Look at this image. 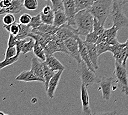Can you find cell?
Wrapping results in <instances>:
<instances>
[{
    "label": "cell",
    "mask_w": 128,
    "mask_h": 115,
    "mask_svg": "<svg viewBox=\"0 0 128 115\" xmlns=\"http://www.w3.org/2000/svg\"><path fill=\"white\" fill-rule=\"evenodd\" d=\"M79 36L77 29L74 28L72 26L68 25V23L58 27L55 34V36L57 38L63 40L64 41L71 38H78Z\"/></svg>",
    "instance_id": "52a82bcc"
},
{
    "label": "cell",
    "mask_w": 128,
    "mask_h": 115,
    "mask_svg": "<svg viewBox=\"0 0 128 115\" xmlns=\"http://www.w3.org/2000/svg\"><path fill=\"white\" fill-rule=\"evenodd\" d=\"M118 31L119 29L114 25L110 28L105 29V31L98 43L103 42L112 45L117 44L119 43L117 39V32Z\"/></svg>",
    "instance_id": "7c38bea8"
},
{
    "label": "cell",
    "mask_w": 128,
    "mask_h": 115,
    "mask_svg": "<svg viewBox=\"0 0 128 115\" xmlns=\"http://www.w3.org/2000/svg\"><path fill=\"white\" fill-rule=\"evenodd\" d=\"M122 6L120 0H113L110 17L113 25L119 30L128 28V17L124 13Z\"/></svg>",
    "instance_id": "3957f363"
},
{
    "label": "cell",
    "mask_w": 128,
    "mask_h": 115,
    "mask_svg": "<svg viewBox=\"0 0 128 115\" xmlns=\"http://www.w3.org/2000/svg\"><path fill=\"white\" fill-rule=\"evenodd\" d=\"M76 73L81 80L82 84L87 87L99 82L96 72L92 71L83 60L78 64Z\"/></svg>",
    "instance_id": "277c9868"
},
{
    "label": "cell",
    "mask_w": 128,
    "mask_h": 115,
    "mask_svg": "<svg viewBox=\"0 0 128 115\" xmlns=\"http://www.w3.org/2000/svg\"><path fill=\"white\" fill-rule=\"evenodd\" d=\"M64 42L68 52V55L73 58L78 64L80 63L82 61V59L80 54L78 38H69Z\"/></svg>",
    "instance_id": "30bf717a"
},
{
    "label": "cell",
    "mask_w": 128,
    "mask_h": 115,
    "mask_svg": "<svg viewBox=\"0 0 128 115\" xmlns=\"http://www.w3.org/2000/svg\"><path fill=\"white\" fill-rule=\"evenodd\" d=\"M17 55V48H16V47H7V49L6 52V54H5L4 59L14 57Z\"/></svg>",
    "instance_id": "8d00e7d4"
},
{
    "label": "cell",
    "mask_w": 128,
    "mask_h": 115,
    "mask_svg": "<svg viewBox=\"0 0 128 115\" xmlns=\"http://www.w3.org/2000/svg\"><path fill=\"white\" fill-rule=\"evenodd\" d=\"M16 80L17 81L24 82H33L39 81L44 83V80L39 77L37 75L34 73L32 70L23 71L19 75L16 77Z\"/></svg>",
    "instance_id": "e0dca14e"
},
{
    "label": "cell",
    "mask_w": 128,
    "mask_h": 115,
    "mask_svg": "<svg viewBox=\"0 0 128 115\" xmlns=\"http://www.w3.org/2000/svg\"><path fill=\"white\" fill-rule=\"evenodd\" d=\"M44 50L46 57L53 55L56 52H62L68 55V52L66 48L65 42L57 38L55 34L53 36L52 39L45 47Z\"/></svg>",
    "instance_id": "8992f818"
},
{
    "label": "cell",
    "mask_w": 128,
    "mask_h": 115,
    "mask_svg": "<svg viewBox=\"0 0 128 115\" xmlns=\"http://www.w3.org/2000/svg\"><path fill=\"white\" fill-rule=\"evenodd\" d=\"M19 58L20 55H17L14 57L6 59H4V61H2L0 63V69L2 70V69L7 67L8 66L12 65L13 64L17 62V61L19 60Z\"/></svg>",
    "instance_id": "1f68e13d"
},
{
    "label": "cell",
    "mask_w": 128,
    "mask_h": 115,
    "mask_svg": "<svg viewBox=\"0 0 128 115\" xmlns=\"http://www.w3.org/2000/svg\"><path fill=\"white\" fill-rule=\"evenodd\" d=\"M38 58L33 57L31 60V70L44 80L43 63L40 62Z\"/></svg>",
    "instance_id": "ffe728a7"
},
{
    "label": "cell",
    "mask_w": 128,
    "mask_h": 115,
    "mask_svg": "<svg viewBox=\"0 0 128 115\" xmlns=\"http://www.w3.org/2000/svg\"><path fill=\"white\" fill-rule=\"evenodd\" d=\"M100 38V37L97 35V34H96L94 32L92 31L86 36V40H85V41L97 44L98 41H99Z\"/></svg>",
    "instance_id": "e575fe53"
},
{
    "label": "cell",
    "mask_w": 128,
    "mask_h": 115,
    "mask_svg": "<svg viewBox=\"0 0 128 115\" xmlns=\"http://www.w3.org/2000/svg\"><path fill=\"white\" fill-rule=\"evenodd\" d=\"M95 1H96V0H95Z\"/></svg>",
    "instance_id": "7dc6e473"
},
{
    "label": "cell",
    "mask_w": 128,
    "mask_h": 115,
    "mask_svg": "<svg viewBox=\"0 0 128 115\" xmlns=\"http://www.w3.org/2000/svg\"><path fill=\"white\" fill-rule=\"evenodd\" d=\"M58 28V27L53 25H48V24L42 23L39 27L32 29V31L38 32L43 34H48V35L53 36L56 33Z\"/></svg>",
    "instance_id": "44dd1931"
},
{
    "label": "cell",
    "mask_w": 128,
    "mask_h": 115,
    "mask_svg": "<svg viewBox=\"0 0 128 115\" xmlns=\"http://www.w3.org/2000/svg\"><path fill=\"white\" fill-rule=\"evenodd\" d=\"M95 0H74L76 5V12L80 11L88 10Z\"/></svg>",
    "instance_id": "cb8c5ba5"
},
{
    "label": "cell",
    "mask_w": 128,
    "mask_h": 115,
    "mask_svg": "<svg viewBox=\"0 0 128 115\" xmlns=\"http://www.w3.org/2000/svg\"><path fill=\"white\" fill-rule=\"evenodd\" d=\"M114 76L116 82L118 84L122 92L125 95H128V71L126 66L115 61V69Z\"/></svg>",
    "instance_id": "5b68a950"
},
{
    "label": "cell",
    "mask_w": 128,
    "mask_h": 115,
    "mask_svg": "<svg viewBox=\"0 0 128 115\" xmlns=\"http://www.w3.org/2000/svg\"><path fill=\"white\" fill-rule=\"evenodd\" d=\"M63 71H64L62 70L57 71L56 73H55L54 76L50 80L49 85H48V89L46 90L47 95L48 97L50 98V99H52L54 97L55 91L56 90L58 83L60 82Z\"/></svg>",
    "instance_id": "4fadbf2b"
},
{
    "label": "cell",
    "mask_w": 128,
    "mask_h": 115,
    "mask_svg": "<svg viewBox=\"0 0 128 115\" xmlns=\"http://www.w3.org/2000/svg\"><path fill=\"white\" fill-rule=\"evenodd\" d=\"M35 43V41L33 38H30V41L29 42H26L24 45L21 53H22L23 54H26L29 52L33 51Z\"/></svg>",
    "instance_id": "d6a6232c"
},
{
    "label": "cell",
    "mask_w": 128,
    "mask_h": 115,
    "mask_svg": "<svg viewBox=\"0 0 128 115\" xmlns=\"http://www.w3.org/2000/svg\"><path fill=\"white\" fill-rule=\"evenodd\" d=\"M68 17L65 11H58L55 12V17L53 25L60 27L65 24L68 23Z\"/></svg>",
    "instance_id": "7402d4cb"
},
{
    "label": "cell",
    "mask_w": 128,
    "mask_h": 115,
    "mask_svg": "<svg viewBox=\"0 0 128 115\" xmlns=\"http://www.w3.org/2000/svg\"><path fill=\"white\" fill-rule=\"evenodd\" d=\"M17 38L16 36L13 35L12 34H10L8 41L7 45L8 47H16V44H17Z\"/></svg>",
    "instance_id": "60d3db41"
},
{
    "label": "cell",
    "mask_w": 128,
    "mask_h": 115,
    "mask_svg": "<svg viewBox=\"0 0 128 115\" xmlns=\"http://www.w3.org/2000/svg\"><path fill=\"white\" fill-rule=\"evenodd\" d=\"M115 82V79L112 77L104 76L98 82L100 85L99 90L102 91L103 99L109 101L111 98L112 90L113 89V84Z\"/></svg>",
    "instance_id": "ba28073f"
},
{
    "label": "cell",
    "mask_w": 128,
    "mask_h": 115,
    "mask_svg": "<svg viewBox=\"0 0 128 115\" xmlns=\"http://www.w3.org/2000/svg\"><path fill=\"white\" fill-rule=\"evenodd\" d=\"M120 1H121L122 5L128 3V0H120Z\"/></svg>",
    "instance_id": "f6af8a7d"
},
{
    "label": "cell",
    "mask_w": 128,
    "mask_h": 115,
    "mask_svg": "<svg viewBox=\"0 0 128 115\" xmlns=\"http://www.w3.org/2000/svg\"><path fill=\"white\" fill-rule=\"evenodd\" d=\"M112 45L106 43V42H100L97 44V48L98 52V55L100 56L103 53L106 52H110Z\"/></svg>",
    "instance_id": "f1b7e54d"
},
{
    "label": "cell",
    "mask_w": 128,
    "mask_h": 115,
    "mask_svg": "<svg viewBox=\"0 0 128 115\" xmlns=\"http://www.w3.org/2000/svg\"><path fill=\"white\" fill-rule=\"evenodd\" d=\"M52 9L51 8V7H50L49 5H46V6H44L43 9H42V12L43 13H49L52 11Z\"/></svg>",
    "instance_id": "7bdbcfd3"
},
{
    "label": "cell",
    "mask_w": 128,
    "mask_h": 115,
    "mask_svg": "<svg viewBox=\"0 0 128 115\" xmlns=\"http://www.w3.org/2000/svg\"><path fill=\"white\" fill-rule=\"evenodd\" d=\"M12 0H1V2H0V6H1V9H5V8H7L12 4Z\"/></svg>",
    "instance_id": "b9f144b4"
},
{
    "label": "cell",
    "mask_w": 128,
    "mask_h": 115,
    "mask_svg": "<svg viewBox=\"0 0 128 115\" xmlns=\"http://www.w3.org/2000/svg\"><path fill=\"white\" fill-rule=\"evenodd\" d=\"M45 1H48V0H45Z\"/></svg>",
    "instance_id": "bcb514c9"
},
{
    "label": "cell",
    "mask_w": 128,
    "mask_h": 115,
    "mask_svg": "<svg viewBox=\"0 0 128 115\" xmlns=\"http://www.w3.org/2000/svg\"><path fill=\"white\" fill-rule=\"evenodd\" d=\"M32 28L28 25H22L21 24V29L19 34L16 36L18 39H26L29 38V34L31 33Z\"/></svg>",
    "instance_id": "484cf974"
},
{
    "label": "cell",
    "mask_w": 128,
    "mask_h": 115,
    "mask_svg": "<svg viewBox=\"0 0 128 115\" xmlns=\"http://www.w3.org/2000/svg\"><path fill=\"white\" fill-rule=\"evenodd\" d=\"M110 52L113 54V58L115 59V61H118L125 66H126V43H120L119 42L115 45H112Z\"/></svg>",
    "instance_id": "9c48e42d"
},
{
    "label": "cell",
    "mask_w": 128,
    "mask_h": 115,
    "mask_svg": "<svg viewBox=\"0 0 128 115\" xmlns=\"http://www.w3.org/2000/svg\"><path fill=\"white\" fill-rule=\"evenodd\" d=\"M44 66V86L46 91L48 89V85L52 77L54 76L55 73L52 71L51 69L48 67V66L44 62H42Z\"/></svg>",
    "instance_id": "603a6c76"
},
{
    "label": "cell",
    "mask_w": 128,
    "mask_h": 115,
    "mask_svg": "<svg viewBox=\"0 0 128 115\" xmlns=\"http://www.w3.org/2000/svg\"><path fill=\"white\" fill-rule=\"evenodd\" d=\"M104 26L102 25L99 21H98L96 18H94V27H93V32H94L97 35L100 37V38L102 36L104 32L105 31ZM99 42V41H98Z\"/></svg>",
    "instance_id": "f546056e"
},
{
    "label": "cell",
    "mask_w": 128,
    "mask_h": 115,
    "mask_svg": "<svg viewBox=\"0 0 128 115\" xmlns=\"http://www.w3.org/2000/svg\"><path fill=\"white\" fill-rule=\"evenodd\" d=\"M113 0H96L88 9L94 17L104 26L110 16Z\"/></svg>",
    "instance_id": "7a4b0ae2"
},
{
    "label": "cell",
    "mask_w": 128,
    "mask_h": 115,
    "mask_svg": "<svg viewBox=\"0 0 128 115\" xmlns=\"http://www.w3.org/2000/svg\"><path fill=\"white\" fill-rule=\"evenodd\" d=\"M84 43L87 48L90 60L92 61L93 65L94 66L96 70H97L99 68V65H98V57H99V55H98L97 44L87 42L86 41H84Z\"/></svg>",
    "instance_id": "2e32d148"
},
{
    "label": "cell",
    "mask_w": 128,
    "mask_h": 115,
    "mask_svg": "<svg viewBox=\"0 0 128 115\" xmlns=\"http://www.w3.org/2000/svg\"><path fill=\"white\" fill-rule=\"evenodd\" d=\"M3 22L4 25H10L15 22V17L12 13L5 14L3 18Z\"/></svg>",
    "instance_id": "74e56055"
},
{
    "label": "cell",
    "mask_w": 128,
    "mask_h": 115,
    "mask_svg": "<svg viewBox=\"0 0 128 115\" xmlns=\"http://www.w3.org/2000/svg\"><path fill=\"white\" fill-rule=\"evenodd\" d=\"M52 3V9L54 11H65L63 0H50Z\"/></svg>",
    "instance_id": "d590c367"
},
{
    "label": "cell",
    "mask_w": 128,
    "mask_h": 115,
    "mask_svg": "<svg viewBox=\"0 0 128 115\" xmlns=\"http://www.w3.org/2000/svg\"><path fill=\"white\" fill-rule=\"evenodd\" d=\"M126 43V61L127 62L128 59V39H127Z\"/></svg>",
    "instance_id": "ee69618b"
},
{
    "label": "cell",
    "mask_w": 128,
    "mask_h": 115,
    "mask_svg": "<svg viewBox=\"0 0 128 115\" xmlns=\"http://www.w3.org/2000/svg\"><path fill=\"white\" fill-rule=\"evenodd\" d=\"M42 23H42V20L40 13H39V14L37 15L32 17L30 22L28 25L30 26L32 29H34L39 27L42 25Z\"/></svg>",
    "instance_id": "4dcf8cb0"
},
{
    "label": "cell",
    "mask_w": 128,
    "mask_h": 115,
    "mask_svg": "<svg viewBox=\"0 0 128 115\" xmlns=\"http://www.w3.org/2000/svg\"><path fill=\"white\" fill-rule=\"evenodd\" d=\"M33 52L34 55H36V57L40 59H41L42 61H45L46 60V55L45 54L44 48L41 45H40L36 42L35 43Z\"/></svg>",
    "instance_id": "d4e9b609"
},
{
    "label": "cell",
    "mask_w": 128,
    "mask_h": 115,
    "mask_svg": "<svg viewBox=\"0 0 128 115\" xmlns=\"http://www.w3.org/2000/svg\"><path fill=\"white\" fill-rule=\"evenodd\" d=\"M43 62L46 64L48 67L54 71H64L65 69V66L53 55L47 56L46 60Z\"/></svg>",
    "instance_id": "d6986e66"
},
{
    "label": "cell",
    "mask_w": 128,
    "mask_h": 115,
    "mask_svg": "<svg viewBox=\"0 0 128 115\" xmlns=\"http://www.w3.org/2000/svg\"><path fill=\"white\" fill-rule=\"evenodd\" d=\"M32 17L28 13H24L20 17V22L22 25H29L32 20Z\"/></svg>",
    "instance_id": "f35d334b"
},
{
    "label": "cell",
    "mask_w": 128,
    "mask_h": 115,
    "mask_svg": "<svg viewBox=\"0 0 128 115\" xmlns=\"http://www.w3.org/2000/svg\"><path fill=\"white\" fill-rule=\"evenodd\" d=\"M41 17L42 21V23L48 25H53L55 17V11L54 10L52 11L51 12L48 13H43L40 12Z\"/></svg>",
    "instance_id": "83f0119b"
},
{
    "label": "cell",
    "mask_w": 128,
    "mask_h": 115,
    "mask_svg": "<svg viewBox=\"0 0 128 115\" xmlns=\"http://www.w3.org/2000/svg\"><path fill=\"white\" fill-rule=\"evenodd\" d=\"M94 17L89 11L84 10L77 12L75 23L80 36H86L93 31Z\"/></svg>",
    "instance_id": "6da1fadb"
},
{
    "label": "cell",
    "mask_w": 128,
    "mask_h": 115,
    "mask_svg": "<svg viewBox=\"0 0 128 115\" xmlns=\"http://www.w3.org/2000/svg\"><path fill=\"white\" fill-rule=\"evenodd\" d=\"M4 28L10 34L17 36L20 31L21 24L14 22L10 25H4Z\"/></svg>",
    "instance_id": "4316f807"
},
{
    "label": "cell",
    "mask_w": 128,
    "mask_h": 115,
    "mask_svg": "<svg viewBox=\"0 0 128 115\" xmlns=\"http://www.w3.org/2000/svg\"><path fill=\"white\" fill-rule=\"evenodd\" d=\"M64 10L68 17V24L76 26L75 15L76 14V5L74 0H63Z\"/></svg>",
    "instance_id": "8fae6325"
},
{
    "label": "cell",
    "mask_w": 128,
    "mask_h": 115,
    "mask_svg": "<svg viewBox=\"0 0 128 115\" xmlns=\"http://www.w3.org/2000/svg\"><path fill=\"white\" fill-rule=\"evenodd\" d=\"M78 41L79 43L80 54V56H81L82 60H83L92 71L96 73V69L93 65L91 60H90L87 48L84 44V41H82V39L80 38V37L78 38Z\"/></svg>",
    "instance_id": "9a60e30c"
},
{
    "label": "cell",
    "mask_w": 128,
    "mask_h": 115,
    "mask_svg": "<svg viewBox=\"0 0 128 115\" xmlns=\"http://www.w3.org/2000/svg\"><path fill=\"white\" fill-rule=\"evenodd\" d=\"M24 7L26 10L34 11L38 9V0H24Z\"/></svg>",
    "instance_id": "836d02e7"
},
{
    "label": "cell",
    "mask_w": 128,
    "mask_h": 115,
    "mask_svg": "<svg viewBox=\"0 0 128 115\" xmlns=\"http://www.w3.org/2000/svg\"><path fill=\"white\" fill-rule=\"evenodd\" d=\"M24 0H12L10 6L5 9H1L0 14L4 15L7 13L16 14L20 13L24 7Z\"/></svg>",
    "instance_id": "ac0fdd59"
},
{
    "label": "cell",
    "mask_w": 128,
    "mask_h": 115,
    "mask_svg": "<svg viewBox=\"0 0 128 115\" xmlns=\"http://www.w3.org/2000/svg\"><path fill=\"white\" fill-rule=\"evenodd\" d=\"M26 42V39H18L17 42V44H16V48L17 50V55H20V54L22 52V50L23 49V47L24 45Z\"/></svg>",
    "instance_id": "ab89813d"
},
{
    "label": "cell",
    "mask_w": 128,
    "mask_h": 115,
    "mask_svg": "<svg viewBox=\"0 0 128 115\" xmlns=\"http://www.w3.org/2000/svg\"><path fill=\"white\" fill-rule=\"evenodd\" d=\"M81 99L82 105V113L88 115L92 114L87 87L83 84H82L81 87Z\"/></svg>",
    "instance_id": "5bb4252c"
}]
</instances>
